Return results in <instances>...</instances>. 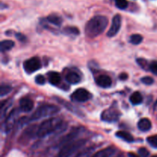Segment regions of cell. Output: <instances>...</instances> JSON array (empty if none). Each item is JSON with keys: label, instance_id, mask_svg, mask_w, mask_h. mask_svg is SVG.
Listing matches in <instances>:
<instances>
[{"label": "cell", "instance_id": "7", "mask_svg": "<svg viewBox=\"0 0 157 157\" xmlns=\"http://www.w3.org/2000/svg\"><path fill=\"white\" fill-rule=\"evenodd\" d=\"M71 100L75 102H86L92 98V94L84 88L77 89L71 94Z\"/></svg>", "mask_w": 157, "mask_h": 157}, {"label": "cell", "instance_id": "14", "mask_svg": "<svg viewBox=\"0 0 157 157\" xmlns=\"http://www.w3.org/2000/svg\"><path fill=\"white\" fill-rule=\"evenodd\" d=\"M117 149L114 147H108L97 152L91 157H111L115 154Z\"/></svg>", "mask_w": 157, "mask_h": 157}, {"label": "cell", "instance_id": "11", "mask_svg": "<svg viewBox=\"0 0 157 157\" xmlns=\"http://www.w3.org/2000/svg\"><path fill=\"white\" fill-rule=\"evenodd\" d=\"M17 115H18V110H14L13 111L11 112L10 114L8 116V117L6 118V121H5V124H4V129H5V131L6 133L12 130V128L13 127L14 124H15V121H16V117H17Z\"/></svg>", "mask_w": 157, "mask_h": 157}, {"label": "cell", "instance_id": "4", "mask_svg": "<svg viewBox=\"0 0 157 157\" xmlns=\"http://www.w3.org/2000/svg\"><path fill=\"white\" fill-rule=\"evenodd\" d=\"M87 140L84 139L75 140L68 144L61 147V150L58 152L56 157H71L74 153L82 148L85 145Z\"/></svg>", "mask_w": 157, "mask_h": 157}, {"label": "cell", "instance_id": "15", "mask_svg": "<svg viewBox=\"0 0 157 157\" xmlns=\"http://www.w3.org/2000/svg\"><path fill=\"white\" fill-rule=\"evenodd\" d=\"M65 79L69 84H76L81 81V77L77 72L68 71L65 75Z\"/></svg>", "mask_w": 157, "mask_h": 157}, {"label": "cell", "instance_id": "1", "mask_svg": "<svg viewBox=\"0 0 157 157\" xmlns=\"http://www.w3.org/2000/svg\"><path fill=\"white\" fill-rule=\"evenodd\" d=\"M109 20L104 15H97L90 18L85 26V34L90 38H95L104 32Z\"/></svg>", "mask_w": 157, "mask_h": 157}, {"label": "cell", "instance_id": "12", "mask_svg": "<svg viewBox=\"0 0 157 157\" xmlns=\"http://www.w3.org/2000/svg\"><path fill=\"white\" fill-rule=\"evenodd\" d=\"M95 82L99 87L103 88H108L112 85V79L107 75H101L96 78Z\"/></svg>", "mask_w": 157, "mask_h": 157}, {"label": "cell", "instance_id": "22", "mask_svg": "<svg viewBox=\"0 0 157 157\" xmlns=\"http://www.w3.org/2000/svg\"><path fill=\"white\" fill-rule=\"evenodd\" d=\"M94 150V147H87V148L78 152L74 157H90Z\"/></svg>", "mask_w": 157, "mask_h": 157}, {"label": "cell", "instance_id": "30", "mask_svg": "<svg viewBox=\"0 0 157 157\" xmlns=\"http://www.w3.org/2000/svg\"><path fill=\"white\" fill-rule=\"evenodd\" d=\"M141 81L142 83H144V84H147V85H151L153 82H154V80L153 78L149 76L144 77L143 78H141Z\"/></svg>", "mask_w": 157, "mask_h": 157}, {"label": "cell", "instance_id": "5", "mask_svg": "<svg viewBox=\"0 0 157 157\" xmlns=\"http://www.w3.org/2000/svg\"><path fill=\"white\" fill-rule=\"evenodd\" d=\"M121 115V113L118 110V109L110 107L103 111V113H101V120L105 122H116L120 119Z\"/></svg>", "mask_w": 157, "mask_h": 157}, {"label": "cell", "instance_id": "31", "mask_svg": "<svg viewBox=\"0 0 157 157\" xmlns=\"http://www.w3.org/2000/svg\"><path fill=\"white\" fill-rule=\"evenodd\" d=\"M138 154L140 157H148L150 155V152L147 150V149L142 147V148H140L138 150Z\"/></svg>", "mask_w": 157, "mask_h": 157}, {"label": "cell", "instance_id": "13", "mask_svg": "<svg viewBox=\"0 0 157 157\" xmlns=\"http://www.w3.org/2000/svg\"><path fill=\"white\" fill-rule=\"evenodd\" d=\"M19 107L21 111L29 113L33 109L34 102L31 99L27 98H23L19 101Z\"/></svg>", "mask_w": 157, "mask_h": 157}, {"label": "cell", "instance_id": "37", "mask_svg": "<svg viewBox=\"0 0 157 157\" xmlns=\"http://www.w3.org/2000/svg\"><path fill=\"white\" fill-rule=\"evenodd\" d=\"M152 157H157V155H155V156H153Z\"/></svg>", "mask_w": 157, "mask_h": 157}, {"label": "cell", "instance_id": "29", "mask_svg": "<svg viewBox=\"0 0 157 157\" xmlns=\"http://www.w3.org/2000/svg\"><path fill=\"white\" fill-rule=\"evenodd\" d=\"M149 70L153 73L154 75H157V61H153L149 64Z\"/></svg>", "mask_w": 157, "mask_h": 157}, {"label": "cell", "instance_id": "21", "mask_svg": "<svg viewBox=\"0 0 157 157\" xmlns=\"http://www.w3.org/2000/svg\"><path fill=\"white\" fill-rule=\"evenodd\" d=\"M116 136L118 138H121V139L124 140V141L128 143L133 142L134 139H133V136L130 134V133H127L126 131H118L116 133Z\"/></svg>", "mask_w": 157, "mask_h": 157}, {"label": "cell", "instance_id": "8", "mask_svg": "<svg viewBox=\"0 0 157 157\" xmlns=\"http://www.w3.org/2000/svg\"><path fill=\"white\" fill-rule=\"evenodd\" d=\"M82 130L83 128H81V127H77V128H75L74 130H72L68 134L65 135L64 137H62L59 141H58L57 147H63V146L65 145V144L75 140L78 137V135L81 133Z\"/></svg>", "mask_w": 157, "mask_h": 157}, {"label": "cell", "instance_id": "24", "mask_svg": "<svg viewBox=\"0 0 157 157\" xmlns=\"http://www.w3.org/2000/svg\"><path fill=\"white\" fill-rule=\"evenodd\" d=\"M143 36L140 34L132 35L130 38V42L133 44H139L142 42Z\"/></svg>", "mask_w": 157, "mask_h": 157}, {"label": "cell", "instance_id": "3", "mask_svg": "<svg viewBox=\"0 0 157 157\" xmlns=\"http://www.w3.org/2000/svg\"><path fill=\"white\" fill-rule=\"evenodd\" d=\"M60 108L54 104H45L40 106L31 116L29 121H35L41 119V118L53 116L59 113Z\"/></svg>", "mask_w": 157, "mask_h": 157}, {"label": "cell", "instance_id": "19", "mask_svg": "<svg viewBox=\"0 0 157 157\" xmlns=\"http://www.w3.org/2000/svg\"><path fill=\"white\" fill-rule=\"evenodd\" d=\"M15 45V42L11 40H3L0 44V50L2 52L11 50Z\"/></svg>", "mask_w": 157, "mask_h": 157}, {"label": "cell", "instance_id": "25", "mask_svg": "<svg viewBox=\"0 0 157 157\" xmlns=\"http://www.w3.org/2000/svg\"><path fill=\"white\" fill-rule=\"evenodd\" d=\"M12 88L11 86L7 85V84H2L0 87V96L4 97L6 95L9 94L12 91Z\"/></svg>", "mask_w": 157, "mask_h": 157}, {"label": "cell", "instance_id": "34", "mask_svg": "<svg viewBox=\"0 0 157 157\" xmlns=\"http://www.w3.org/2000/svg\"><path fill=\"white\" fill-rule=\"evenodd\" d=\"M119 78L121 80V81H126V80L128 78V75H127V74L126 73H122L120 75Z\"/></svg>", "mask_w": 157, "mask_h": 157}, {"label": "cell", "instance_id": "33", "mask_svg": "<svg viewBox=\"0 0 157 157\" xmlns=\"http://www.w3.org/2000/svg\"><path fill=\"white\" fill-rule=\"evenodd\" d=\"M16 38H18L19 41H22V42H23V41H25V39H26L25 36L24 35H22V34H21V33H17L16 34Z\"/></svg>", "mask_w": 157, "mask_h": 157}, {"label": "cell", "instance_id": "26", "mask_svg": "<svg viewBox=\"0 0 157 157\" xmlns=\"http://www.w3.org/2000/svg\"><path fill=\"white\" fill-rule=\"evenodd\" d=\"M115 4L116 6L120 9H126L128 6V2L127 0H115Z\"/></svg>", "mask_w": 157, "mask_h": 157}, {"label": "cell", "instance_id": "36", "mask_svg": "<svg viewBox=\"0 0 157 157\" xmlns=\"http://www.w3.org/2000/svg\"><path fill=\"white\" fill-rule=\"evenodd\" d=\"M153 108H154L155 110H157V101H156V103H155L154 106H153Z\"/></svg>", "mask_w": 157, "mask_h": 157}, {"label": "cell", "instance_id": "27", "mask_svg": "<svg viewBox=\"0 0 157 157\" xmlns=\"http://www.w3.org/2000/svg\"><path fill=\"white\" fill-rule=\"evenodd\" d=\"M147 140L151 147L157 149V135H153V136H149L147 139Z\"/></svg>", "mask_w": 157, "mask_h": 157}, {"label": "cell", "instance_id": "35", "mask_svg": "<svg viewBox=\"0 0 157 157\" xmlns=\"http://www.w3.org/2000/svg\"><path fill=\"white\" fill-rule=\"evenodd\" d=\"M128 156H129V157H140V156L136 155L135 153H129Z\"/></svg>", "mask_w": 157, "mask_h": 157}, {"label": "cell", "instance_id": "6", "mask_svg": "<svg viewBox=\"0 0 157 157\" xmlns=\"http://www.w3.org/2000/svg\"><path fill=\"white\" fill-rule=\"evenodd\" d=\"M23 66L28 74H32L41 68V62L38 57H33L25 61Z\"/></svg>", "mask_w": 157, "mask_h": 157}, {"label": "cell", "instance_id": "32", "mask_svg": "<svg viewBox=\"0 0 157 157\" xmlns=\"http://www.w3.org/2000/svg\"><path fill=\"white\" fill-rule=\"evenodd\" d=\"M45 78H44V77L43 76V75H37L36 77H35V82L37 83L38 84H39V85H42V84H44V83H45Z\"/></svg>", "mask_w": 157, "mask_h": 157}, {"label": "cell", "instance_id": "23", "mask_svg": "<svg viewBox=\"0 0 157 157\" xmlns=\"http://www.w3.org/2000/svg\"><path fill=\"white\" fill-rule=\"evenodd\" d=\"M64 33L67 34V35H78L80 34L79 29L77 27H74V26H67L64 29Z\"/></svg>", "mask_w": 157, "mask_h": 157}, {"label": "cell", "instance_id": "10", "mask_svg": "<svg viewBox=\"0 0 157 157\" xmlns=\"http://www.w3.org/2000/svg\"><path fill=\"white\" fill-rule=\"evenodd\" d=\"M35 126H32V127H30L27 130H25L19 139V142L21 144H27L31 139L34 137V136H37V129L35 130Z\"/></svg>", "mask_w": 157, "mask_h": 157}, {"label": "cell", "instance_id": "16", "mask_svg": "<svg viewBox=\"0 0 157 157\" xmlns=\"http://www.w3.org/2000/svg\"><path fill=\"white\" fill-rule=\"evenodd\" d=\"M137 126L140 130H141L143 132H147L149 131L151 129L152 124L151 121L149 119H147V118H142V119H140L139 121Z\"/></svg>", "mask_w": 157, "mask_h": 157}, {"label": "cell", "instance_id": "20", "mask_svg": "<svg viewBox=\"0 0 157 157\" xmlns=\"http://www.w3.org/2000/svg\"><path fill=\"white\" fill-rule=\"evenodd\" d=\"M47 21L56 26H61L62 23V18L56 14H52L47 17Z\"/></svg>", "mask_w": 157, "mask_h": 157}, {"label": "cell", "instance_id": "18", "mask_svg": "<svg viewBox=\"0 0 157 157\" xmlns=\"http://www.w3.org/2000/svg\"><path fill=\"white\" fill-rule=\"evenodd\" d=\"M143 100L144 98H143L142 94L138 91L134 92L130 98V101L133 105H139L142 104Z\"/></svg>", "mask_w": 157, "mask_h": 157}, {"label": "cell", "instance_id": "9", "mask_svg": "<svg viewBox=\"0 0 157 157\" xmlns=\"http://www.w3.org/2000/svg\"><path fill=\"white\" fill-rule=\"evenodd\" d=\"M121 22H122V18L121 15L117 14L114 15V17L112 19V24L110 25V29L107 32V35L108 37H113L119 32L121 27Z\"/></svg>", "mask_w": 157, "mask_h": 157}, {"label": "cell", "instance_id": "28", "mask_svg": "<svg viewBox=\"0 0 157 157\" xmlns=\"http://www.w3.org/2000/svg\"><path fill=\"white\" fill-rule=\"evenodd\" d=\"M136 62H137V64H139L142 68L146 69V70H147V69H149L148 63H147V61L146 59H144V58H137Z\"/></svg>", "mask_w": 157, "mask_h": 157}, {"label": "cell", "instance_id": "2", "mask_svg": "<svg viewBox=\"0 0 157 157\" xmlns=\"http://www.w3.org/2000/svg\"><path fill=\"white\" fill-rule=\"evenodd\" d=\"M62 127H64L63 122L60 118L51 117L38 126L37 128V136L39 138L44 137L55 133Z\"/></svg>", "mask_w": 157, "mask_h": 157}, {"label": "cell", "instance_id": "17", "mask_svg": "<svg viewBox=\"0 0 157 157\" xmlns=\"http://www.w3.org/2000/svg\"><path fill=\"white\" fill-rule=\"evenodd\" d=\"M48 75V81L52 85H58L61 82V75L58 72L51 71Z\"/></svg>", "mask_w": 157, "mask_h": 157}]
</instances>
